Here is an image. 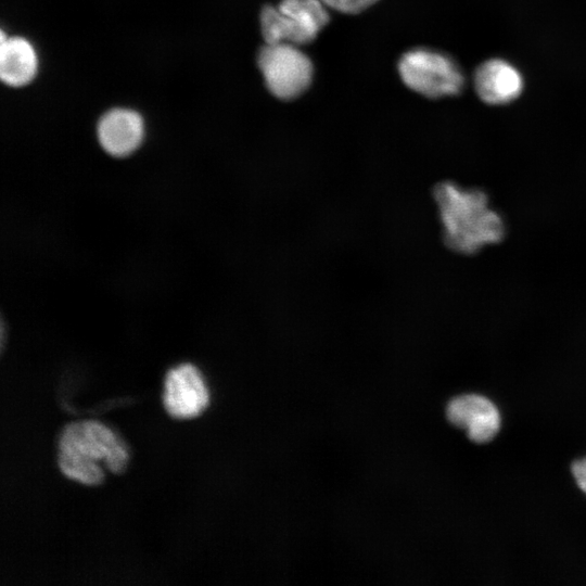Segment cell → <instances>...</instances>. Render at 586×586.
<instances>
[{"label":"cell","mask_w":586,"mask_h":586,"mask_svg":"<svg viewBox=\"0 0 586 586\" xmlns=\"http://www.w3.org/2000/svg\"><path fill=\"white\" fill-rule=\"evenodd\" d=\"M437 203L445 243L451 250L471 254L499 242L505 232L501 217L488 207L485 193L464 190L453 182L436 186Z\"/></svg>","instance_id":"1"},{"label":"cell","mask_w":586,"mask_h":586,"mask_svg":"<svg viewBox=\"0 0 586 586\" xmlns=\"http://www.w3.org/2000/svg\"><path fill=\"white\" fill-rule=\"evenodd\" d=\"M58 449L61 472L86 485L103 482L104 472L98 461H103L112 473H122L129 459L123 442L107 426L92 420L66 424L61 431Z\"/></svg>","instance_id":"2"},{"label":"cell","mask_w":586,"mask_h":586,"mask_svg":"<svg viewBox=\"0 0 586 586\" xmlns=\"http://www.w3.org/2000/svg\"><path fill=\"white\" fill-rule=\"evenodd\" d=\"M329 18L321 0H281L277 7L263 8L260 29L266 43L303 46L317 37Z\"/></svg>","instance_id":"3"},{"label":"cell","mask_w":586,"mask_h":586,"mask_svg":"<svg viewBox=\"0 0 586 586\" xmlns=\"http://www.w3.org/2000/svg\"><path fill=\"white\" fill-rule=\"evenodd\" d=\"M257 64L266 87L280 100L300 97L311 84L313 63L298 46L266 43L258 53Z\"/></svg>","instance_id":"4"},{"label":"cell","mask_w":586,"mask_h":586,"mask_svg":"<svg viewBox=\"0 0 586 586\" xmlns=\"http://www.w3.org/2000/svg\"><path fill=\"white\" fill-rule=\"evenodd\" d=\"M398 72L404 84L428 98L454 95L463 86V76L457 64L443 53L415 49L403 54Z\"/></svg>","instance_id":"5"},{"label":"cell","mask_w":586,"mask_h":586,"mask_svg":"<svg viewBox=\"0 0 586 586\" xmlns=\"http://www.w3.org/2000/svg\"><path fill=\"white\" fill-rule=\"evenodd\" d=\"M209 395L199 369L189 362L168 370L164 382V407L176 419L200 416L208 405Z\"/></svg>","instance_id":"6"},{"label":"cell","mask_w":586,"mask_h":586,"mask_svg":"<svg viewBox=\"0 0 586 586\" xmlns=\"http://www.w3.org/2000/svg\"><path fill=\"white\" fill-rule=\"evenodd\" d=\"M446 413L454 425L464 430L468 437L476 443L493 440L500 429L499 410L482 395L467 394L454 398Z\"/></svg>","instance_id":"7"},{"label":"cell","mask_w":586,"mask_h":586,"mask_svg":"<svg viewBox=\"0 0 586 586\" xmlns=\"http://www.w3.org/2000/svg\"><path fill=\"white\" fill-rule=\"evenodd\" d=\"M97 137L105 152L114 156H125L133 152L142 142L144 122L133 110L112 109L99 119Z\"/></svg>","instance_id":"8"},{"label":"cell","mask_w":586,"mask_h":586,"mask_svg":"<svg viewBox=\"0 0 586 586\" xmlns=\"http://www.w3.org/2000/svg\"><path fill=\"white\" fill-rule=\"evenodd\" d=\"M474 87L484 102L505 104L519 97L523 80L511 64L502 60H489L477 67L474 74Z\"/></svg>","instance_id":"9"},{"label":"cell","mask_w":586,"mask_h":586,"mask_svg":"<svg viewBox=\"0 0 586 586\" xmlns=\"http://www.w3.org/2000/svg\"><path fill=\"white\" fill-rule=\"evenodd\" d=\"M38 69V56L34 46L22 37L1 34L0 76L11 87L29 84Z\"/></svg>","instance_id":"10"},{"label":"cell","mask_w":586,"mask_h":586,"mask_svg":"<svg viewBox=\"0 0 586 586\" xmlns=\"http://www.w3.org/2000/svg\"><path fill=\"white\" fill-rule=\"evenodd\" d=\"M328 9L345 13V14H357L378 0H321Z\"/></svg>","instance_id":"11"},{"label":"cell","mask_w":586,"mask_h":586,"mask_svg":"<svg viewBox=\"0 0 586 586\" xmlns=\"http://www.w3.org/2000/svg\"><path fill=\"white\" fill-rule=\"evenodd\" d=\"M572 473L578 487L586 494V457L573 463Z\"/></svg>","instance_id":"12"}]
</instances>
